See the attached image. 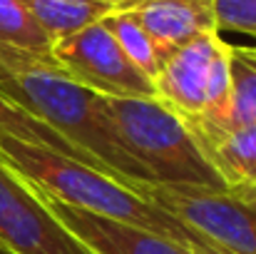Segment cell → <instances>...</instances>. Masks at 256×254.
Here are the masks:
<instances>
[{"mask_svg": "<svg viewBox=\"0 0 256 254\" xmlns=\"http://www.w3.org/2000/svg\"><path fill=\"white\" fill-rule=\"evenodd\" d=\"M0 95L52 127L94 167L132 189L152 182L150 172L124 152L112 132L102 95L72 80L50 53H32L0 43Z\"/></svg>", "mask_w": 256, "mask_h": 254, "instance_id": "1", "label": "cell"}, {"mask_svg": "<svg viewBox=\"0 0 256 254\" xmlns=\"http://www.w3.org/2000/svg\"><path fill=\"white\" fill-rule=\"evenodd\" d=\"M0 160L18 172L38 194H50L90 214L170 237L194 254H222L104 169L15 140L10 135H0Z\"/></svg>", "mask_w": 256, "mask_h": 254, "instance_id": "2", "label": "cell"}, {"mask_svg": "<svg viewBox=\"0 0 256 254\" xmlns=\"http://www.w3.org/2000/svg\"><path fill=\"white\" fill-rule=\"evenodd\" d=\"M114 137L152 182L224 187L206 162L192 127L154 97H104Z\"/></svg>", "mask_w": 256, "mask_h": 254, "instance_id": "3", "label": "cell"}, {"mask_svg": "<svg viewBox=\"0 0 256 254\" xmlns=\"http://www.w3.org/2000/svg\"><path fill=\"white\" fill-rule=\"evenodd\" d=\"M232 43L219 30L204 33L176 50L152 80V97L176 112L194 137L224 132L232 100Z\"/></svg>", "mask_w": 256, "mask_h": 254, "instance_id": "4", "label": "cell"}, {"mask_svg": "<svg viewBox=\"0 0 256 254\" xmlns=\"http://www.w3.org/2000/svg\"><path fill=\"white\" fill-rule=\"evenodd\" d=\"M134 189L222 254H256V197L170 182H142Z\"/></svg>", "mask_w": 256, "mask_h": 254, "instance_id": "5", "label": "cell"}, {"mask_svg": "<svg viewBox=\"0 0 256 254\" xmlns=\"http://www.w3.org/2000/svg\"><path fill=\"white\" fill-rule=\"evenodd\" d=\"M55 63L80 85L104 97H152V83L127 60L104 20L58 40L50 48Z\"/></svg>", "mask_w": 256, "mask_h": 254, "instance_id": "6", "label": "cell"}, {"mask_svg": "<svg viewBox=\"0 0 256 254\" xmlns=\"http://www.w3.org/2000/svg\"><path fill=\"white\" fill-rule=\"evenodd\" d=\"M0 247L10 254H92L48 212L35 189L2 160Z\"/></svg>", "mask_w": 256, "mask_h": 254, "instance_id": "7", "label": "cell"}, {"mask_svg": "<svg viewBox=\"0 0 256 254\" xmlns=\"http://www.w3.org/2000/svg\"><path fill=\"white\" fill-rule=\"evenodd\" d=\"M38 197L42 199L48 212L92 254H194L170 237L90 214L50 194H38Z\"/></svg>", "mask_w": 256, "mask_h": 254, "instance_id": "8", "label": "cell"}, {"mask_svg": "<svg viewBox=\"0 0 256 254\" xmlns=\"http://www.w3.org/2000/svg\"><path fill=\"white\" fill-rule=\"evenodd\" d=\"M127 10L164 53L176 50L204 33L219 30L214 0H137Z\"/></svg>", "mask_w": 256, "mask_h": 254, "instance_id": "9", "label": "cell"}, {"mask_svg": "<svg viewBox=\"0 0 256 254\" xmlns=\"http://www.w3.org/2000/svg\"><path fill=\"white\" fill-rule=\"evenodd\" d=\"M206 162L222 179L224 189L236 194H256V125L234 127L196 137Z\"/></svg>", "mask_w": 256, "mask_h": 254, "instance_id": "10", "label": "cell"}, {"mask_svg": "<svg viewBox=\"0 0 256 254\" xmlns=\"http://www.w3.org/2000/svg\"><path fill=\"white\" fill-rule=\"evenodd\" d=\"M42 33L55 45L58 40L82 30L90 23L102 20L114 8L100 0H20Z\"/></svg>", "mask_w": 256, "mask_h": 254, "instance_id": "11", "label": "cell"}, {"mask_svg": "<svg viewBox=\"0 0 256 254\" xmlns=\"http://www.w3.org/2000/svg\"><path fill=\"white\" fill-rule=\"evenodd\" d=\"M104 25L110 28V33L114 35L117 45L122 48V53L127 55V60L152 83L154 75L160 73V68L164 65V60L170 58V53H164L154 38L137 23V18L122 8V10H112L110 15L102 18Z\"/></svg>", "mask_w": 256, "mask_h": 254, "instance_id": "12", "label": "cell"}, {"mask_svg": "<svg viewBox=\"0 0 256 254\" xmlns=\"http://www.w3.org/2000/svg\"><path fill=\"white\" fill-rule=\"evenodd\" d=\"M0 135H10V137H15V140H22V142H30V145L52 150V152H58V155H65V157H70V160L92 165L85 155H82L75 145H70L62 135H58L52 127H48L45 122H40L38 117H32L30 112H25L22 107H18L15 102H10V100L2 97V95H0ZM92 167H94V165H92Z\"/></svg>", "mask_w": 256, "mask_h": 254, "instance_id": "13", "label": "cell"}, {"mask_svg": "<svg viewBox=\"0 0 256 254\" xmlns=\"http://www.w3.org/2000/svg\"><path fill=\"white\" fill-rule=\"evenodd\" d=\"M232 100L226 130L256 125V60L232 45ZM224 130V132H226Z\"/></svg>", "mask_w": 256, "mask_h": 254, "instance_id": "14", "label": "cell"}, {"mask_svg": "<svg viewBox=\"0 0 256 254\" xmlns=\"http://www.w3.org/2000/svg\"><path fill=\"white\" fill-rule=\"evenodd\" d=\"M0 43L32 53H50L52 43L20 0H0Z\"/></svg>", "mask_w": 256, "mask_h": 254, "instance_id": "15", "label": "cell"}, {"mask_svg": "<svg viewBox=\"0 0 256 254\" xmlns=\"http://www.w3.org/2000/svg\"><path fill=\"white\" fill-rule=\"evenodd\" d=\"M216 28L256 40V0H214Z\"/></svg>", "mask_w": 256, "mask_h": 254, "instance_id": "16", "label": "cell"}, {"mask_svg": "<svg viewBox=\"0 0 256 254\" xmlns=\"http://www.w3.org/2000/svg\"><path fill=\"white\" fill-rule=\"evenodd\" d=\"M100 3H107V5H112L114 10H122V8H130V5H134L137 0H100Z\"/></svg>", "mask_w": 256, "mask_h": 254, "instance_id": "17", "label": "cell"}, {"mask_svg": "<svg viewBox=\"0 0 256 254\" xmlns=\"http://www.w3.org/2000/svg\"><path fill=\"white\" fill-rule=\"evenodd\" d=\"M239 48H242L249 58H254V60H256V43H254V45H239Z\"/></svg>", "mask_w": 256, "mask_h": 254, "instance_id": "18", "label": "cell"}, {"mask_svg": "<svg viewBox=\"0 0 256 254\" xmlns=\"http://www.w3.org/2000/svg\"><path fill=\"white\" fill-rule=\"evenodd\" d=\"M254 197H256V194H254Z\"/></svg>", "mask_w": 256, "mask_h": 254, "instance_id": "19", "label": "cell"}]
</instances>
